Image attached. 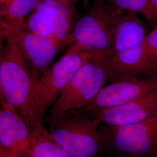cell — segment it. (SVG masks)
I'll use <instances>...</instances> for the list:
<instances>
[{
    "label": "cell",
    "instance_id": "cell-1",
    "mask_svg": "<svg viewBox=\"0 0 157 157\" xmlns=\"http://www.w3.org/2000/svg\"><path fill=\"white\" fill-rule=\"evenodd\" d=\"M35 86L30 67L9 32L0 66V91L6 103L14 108L32 129L43 122L35 105Z\"/></svg>",
    "mask_w": 157,
    "mask_h": 157
},
{
    "label": "cell",
    "instance_id": "cell-2",
    "mask_svg": "<svg viewBox=\"0 0 157 157\" xmlns=\"http://www.w3.org/2000/svg\"><path fill=\"white\" fill-rule=\"evenodd\" d=\"M123 11L106 0H95L89 10L76 20L68 47L95 56L111 54Z\"/></svg>",
    "mask_w": 157,
    "mask_h": 157
},
{
    "label": "cell",
    "instance_id": "cell-3",
    "mask_svg": "<svg viewBox=\"0 0 157 157\" xmlns=\"http://www.w3.org/2000/svg\"><path fill=\"white\" fill-rule=\"evenodd\" d=\"M111 55L92 56L80 67L53 105L50 122L66 112L86 106L105 84L112 82Z\"/></svg>",
    "mask_w": 157,
    "mask_h": 157
},
{
    "label": "cell",
    "instance_id": "cell-4",
    "mask_svg": "<svg viewBox=\"0 0 157 157\" xmlns=\"http://www.w3.org/2000/svg\"><path fill=\"white\" fill-rule=\"evenodd\" d=\"M101 122L90 113L69 111L50 122L51 136L73 157H94L102 150Z\"/></svg>",
    "mask_w": 157,
    "mask_h": 157
},
{
    "label": "cell",
    "instance_id": "cell-5",
    "mask_svg": "<svg viewBox=\"0 0 157 157\" xmlns=\"http://www.w3.org/2000/svg\"><path fill=\"white\" fill-rule=\"evenodd\" d=\"M102 149L127 157H152L157 151V117L136 124L101 128Z\"/></svg>",
    "mask_w": 157,
    "mask_h": 157
},
{
    "label": "cell",
    "instance_id": "cell-6",
    "mask_svg": "<svg viewBox=\"0 0 157 157\" xmlns=\"http://www.w3.org/2000/svg\"><path fill=\"white\" fill-rule=\"evenodd\" d=\"M94 56L69 47L63 56L45 71L37 82L34 90V102L40 118L43 119L47 109L53 106L80 67Z\"/></svg>",
    "mask_w": 157,
    "mask_h": 157
},
{
    "label": "cell",
    "instance_id": "cell-7",
    "mask_svg": "<svg viewBox=\"0 0 157 157\" xmlns=\"http://www.w3.org/2000/svg\"><path fill=\"white\" fill-rule=\"evenodd\" d=\"M77 16L75 6L58 0H41L23 23L32 32L54 42L62 49L67 45Z\"/></svg>",
    "mask_w": 157,
    "mask_h": 157
},
{
    "label": "cell",
    "instance_id": "cell-8",
    "mask_svg": "<svg viewBox=\"0 0 157 157\" xmlns=\"http://www.w3.org/2000/svg\"><path fill=\"white\" fill-rule=\"evenodd\" d=\"M157 90V77L120 78L104 86L92 101L78 110L90 112L118 107Z\"/></svg>",
    "mask_w": 157,
    "mask_h": 157
},
{
    "label": "cell",
    "instance_id": "cell-9",
    "mask_svg": "<svg viewBox=\"0 0 157 157\" xmlns=\"http://www.w3.org/2000/svg\"><path fill=\"white\" fill-rule=\"evenodd\" d=\"M10 32L30 67L36 84L50 67L60 48L54 42L32 32L23 21L12 23Z\"/></svg>",
    "mask_w": 157,
    "mask_h": 157
},
{
    "label": "cell",
    "instance_id": "cell-10",
    "mask_svg": "<svg viewBox=\"0 0 157 157\" xmlns=\"http://www.w3.org/2000/svg\"><path fill=\"white\" fill-rule=\"evenodd\" d=\"M32 137L26 121L4 102L0 107V147L17 157H29Z\"/></svg>",
    "mask_w": 157,
    "mask_h": 157
},
{
    "label": "cell",
    "instance_id": "cell-11",
    "mask_svg": "<svg viewBox=\"0 0 157 157\" xmlns=\"http://www.w3.org/2000/svg\"><path fill=\"white\" fill-rule=\"evenodd\" d=\"M101 124L119 126L136 124L157 117V90L128 104L87 112Z\"/></svg>",
    "mask_w": 157,
    "mask_h": 157
},
{
    "label": "cell",
    "instance_id": "cell-12",
    "mask_svg": "<svg viewBox=\"0 0 157 157\" xmlns=\"http://www.w3.org/2000/svg\"><path fill=\"white\" fill-rule=\"evenodd\" d=\"M109 66L112 81L124 77L157 78V61L146 53L143 45L112 52Z\"/></svg>",
    "mask_w": 157,
    "mask_h": 157
},
{
    "label": "cell",
    "instance_id": "cell-13",
    "mask_svg": "<svg viewBox=\"0 0 157 157\" xmlns=\"http://www.w3.org/2000/svg\"><path fill=\"white\" fill-rule=\"evenodd\" d=\"M146 36L145 26L137 13L126 11L118 24L112 52L143 45Z\"/></svg>",
    "mask_w": 157,
    "mask_h": 157
},
{
    "label": "cell",
    "instance_id": "cell-14",
    "mask_svg": "<svg viewBox=\"0 0 157 157\" xmlns=\"http://www.w3.org/2000/svg\"><path fill=\"white\" fill-rule=\"evenodd\" d=\"M29 157H73L58 145L43 122L32 129Z\"/></svg>",
    "mask_w": 157,
    "mask_h": 157
},
{
    "label": "cell",
    "instance_id": "cell-15",
    "mask_svg": "<svg viewBox=\"0 0 157 157\" xmlns=\"http://www.w3.org/2000/svg\"><path fill=\"white\" fill-rule=\"evenodd\" d=\"M41 0H8L0 6V18L8 22H22L33 11Z\"/></svg>",
    "mask_w": 157,
    "mask_h": 157
},
{
    "label": "cell",
    "instance_id": "cell-16",
    "mask_svg": "<svg viewBox=\"0 0 157 157\" xmlns=\"http://www.w3.org/2000/svg\"><path fill=\"white\" fill-rule=\"evenodd\" d=\"M113 5L126 11L141 13L149 21L153 22L150 0H109Z\"/></svg>",
    "mask_w": 157,
    "mask_h": 157
},
{
    "label": "cell",
    "instance_id": "cell-17",
    "mask_svg": "<svg viewBox=\"0 0 157 157\" xmlns=\"http://www.w3.org/2000/svg\"><path fill=\"white\" fill-rule=\"evenodd\" d=\"M143 48L147 54L157 61V24L151 32L147 34Z\"/></svg>",
    "mask_w": 157,
    "mask_h": 157
},
{
    "label": "cell",
    "instance_id": "cell-18",
    "mask_svg": "<svg viewBox=\"0 0 157 157\" xmlns=\"http://www.w3.org/2000/svg\"><path fill=\"white\" fill-rule=\"evenodd\" d=\"M12 24V23L4 21L0 24V66L3 59L6 40L9 34L10 28Z\"/></svg>",
    "mask_w": 157,
    "mask_h": 157
},
{
    "label": "cell",
    "instance_id": "cell-19",
    "mask_svg": "<svg viewBox=\"0 0 157 157\" xmlns=\"http://www.w3.org/2000/svg\"><path fill=\"white\" fill-rule=\"evenodd\" d=\"M150 7L154 17V22L157 24V0H150Z\"/></svg>",
    "mask_w": 157,
    "mask_h": 157
},
{
    "label": "cell",
    "instance_id": "cell-20",
    "mask_svg": "<svg viewBox=\"0 0 157 157\" xmlns=\"http://www.w3.org/2000/svg\"><path fill=\"white\" fill-rule=\"evenodd\" d=\"M0 157H17L16 155L6 151L0 147Z\"/></svg>",
    "mask_w": 157,
    "mask_h": 157
},
{
    "label": "cell",
    "instance_id": "cell-21",
    "mask_svg": "<svg viewBox=\"0 0 157 157\" xmlns=\"http://www.w3.org/2000/svg\"><path fill=\"white\" fill-rule=\"evenodd\" d=\"M58 1L65 5L75 6V4L77 2L78 0H58Z\"/></svg>",
    "mask_w": 157,
    "mask_h": 157
},
{
    "label": "cell",
    "instance_id": "cell-22",
    "mask_svg": "<svg viewBox=\"0 0 157 157\" xmlns=\"http://www.w3.org/2000/svg\"><path fill=\"white\" fill-rule=\"evenodd\" d=\"M4 102H5V101H4V100L3 97H2L1 92V91H0V107H1V105H2Z\"/></svg>",
    "mask_w": 157,
    "mask_h": 157
},
{
    "label": "cell",
    "instance_id": "cell-23",
    "mask_svg": "<svg viewBox=\"0 0 157 157\" xmlns=\"http://www.w3.org/2000/svg\"><path fill=\"white\" fill-rule=\"evenodd\" d=\"M8 0H0V6L4 5Z\"/></svg>",
    "mask_w": 157,
    "mask_h": 157
},
{
    "label": "cell",
    "instance_id": "cell-24",
    "mask_svg": "<svg viewBox=\"0 0 157 157\" xmlns=\"http://www.w3.org/2000/svg\"><path fill=\"white\" fill-rule=\"evenodd\" d=\"M152 157H157V151L155 153V154L154 155V156Z\"/></svg>",
    "mask_w": 157,
    "mask_h": 157
},
{
    "label": "cell",
    "instance_id": "cell-25",
    "mask_svg": "<svg viewBox=\"0 0 157 157\" xmlns=\"http://www.w3.org/2000/svg\"><path fill=\"white\" fill-rule=\"evenodd\" d=\"M2 21H3V20H2V19H1V18H0V24H1V22H2Z\"/></svg>",
    "mask_w": 157,
    "mask_h": 157
},
{
    "label": "cell",
    "instance_id": "cell-26",
    "mask_svg": "<svg viewBox=\"0 0 157 157\" xmlns=\"http://www.w3.org/2000/svg\"><path fill=\"white\" fill-rule=\"evenodd\" d=\"M125 157V156H122V155H121L120 157Z\"/></svg>",
    "mask_w": 157,
    "mask_h": 157
}]
</instances>
